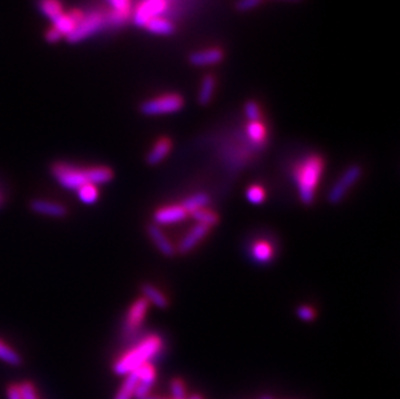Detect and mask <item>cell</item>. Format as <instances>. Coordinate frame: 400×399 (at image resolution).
Listing matches in <instances>:
<instances>
[{"label":"cell","mask_w":400,"mask_h":399,"mask_svg":"<svg viewBox=\"0 0 400 399\" xmlns=\"http://www.w3.org/2000/svg\"><path fill=\"white\" fill-rule=\"evenodd\" d=\"M1 200H3V197H1V194H0V204H1Z\"/></svg>","instance_id":"38"},{"label":"cell","mask_w":400,"mask_h":399,"mask_svg":"<svg viewBox=\"0 0 400 399\" xmlns=\"http://www.w3.org/2000/svg\"><path fill=\"white\" fill-rule=\"evenodd\" d=\"M297 316L305 322H311L315 318V311L308 306H301L297 309Z\"/></svg>","instance_id":"31"},{"label":"cell","mask_w":400,"mask_h":399,"mask_svg":"<svg viewBox=\"0 0 400 399\" xmlns=\"http://www.w3.org/2000/svg\"><path fill=\"white\" fill-rule=\"evenodd\" d=\"M137 380H139V370L128 374L122 382L120 389L116 393L114 399H134Z\"/></svg>","instance_id":"19"},{"label":"cell","mask_w":400,"mask_h":399,"mask_svg":"<svg viewBox=\"0 0 400 399\" xmlns=\"http://www.w3.org/2000/svg\"><path fill=\"white\" fill-rule=\"evenodd\" d=\"M162 341L157 336H152L140 342L137 348L127 351L123 357H120L114 365L113 371L118 376H127L128 374L139 370L140 367L148 365V360L160 351Z\"/></svg>","instance_id":"1"},{"label":"cell","mask_w":400,"mask_h":399,"mask_svg":"<svg viewBox=\"0 0 400 399\" xmlns=\"http://www.w3.org/2000/svg\"><path fill=\"white\" fill-rule=\"evenodd\" d=\"M261 399H273V397H270V395H265V397H262Z\"/></svg>","instance_id":"36"},{"label":"cell","mask_w":400,"mask_h":399,"mask_svg":"<svg viewBox=\"0 0 400 399\" xmlns=\"http://www.w3.org/2000/svg\"><path fill=\"white\" fill-rule=\"evenodd\" d=\"M244 111H245V116L249 119V122H256V121L262 119V109H261L259 104L254 100H249V102H245Z\"/></svg>","instance_id":"27"},{"label":"cell","mask_w":400,"mask_h":399,"mask_svg":"<svg viewBox=\"0 0 400 399\" xmlns=\"http://www.w3.org/2000/svg\"><path fill=\"white\" fill-rule=\"evenodd\" d=\"M247 133L249 137L256 143H263L264 137L267 135V130L261 121L249 122L247 126Z\"/></svg>","instance_id":"25"},{"label":"cell","mask_w":400,"mask_h":399,"mask_svg":"<svg viewBox=\"0 0 400 399\" xmlns=\"http://www.w3.org/2000/svg\"><path fill=\"white\" fill-rule=\"evenodd\" d=\"M189 214L197 222V224H204V226H207L209 229L212 226L218 224V222H219V218H218V215L215 212L209 210V209H205V208L189 212Z\"/></svg>","instance_id":"23"},{"label":"cell","mask_w":400,"mask_h":399,"mask_svg":"<svg viewBox=\"0 0 400 399\" xmlns=\"http://www.w3.org/2000/svg\"><path fill=\"white\" fill-rule=\"evenodd\" d=\"M188 212L180 206V205H174V206H166L158 209L154 212V224H169V223H177V222L183 221L187 218Z\"/></svg>","instance_id":"11"},{"label":"cell","mask_w":400,"mask_h":399,"mask_svg":"<svg viewBox=\"0 0 400 399\" xmlns=\"http://www.w3.org/2000/svg\"><path fill=\"white\" fill-rule=\"evenodd\" d=\"M44 38L48 43H57L62 38V35L53 27V26H48L44 32Z\"/></svg>","instance_id":"32"},{"label":"cell","mask_w":400,"mask_h":399,"mask_svg":"<svg viewBox=\"0 0 400 399\" xmlns=\"http://www.w3.org/2000/svg\"><path fill=\"white\" fill-rule=\"evenodd\" d=\"M30 209L36 214L52 217V218H64L68 214V209L65 205L47 201V200H33L30 203Z\"/></svg>","instance_id":"10"},{"label":"cell","mask_w":400,"mask_h":399,"mask_svg":"<svg viewBox=\"0 0 400 399\" xmlns=\"http://www.w3.org/2000/svg\"><path fill=\"white\" fill-rule=\"evenodd\" d=\"M209 203H210V197L207 194H196V195L189 196L186 200H183L180 206L186 212H192L198 210V209H202Z\"/></svg>","instance_id":"21"},{"label":"cell","mask_w":400,"mask_h":399,"mask_svg":"<svg viewBox=\"0 0 400 399\" xmlns=\"http://www.w3.org/2000/svg\"><path fill=\"white\" fill-rule=\"evenodd\" d=\"M52 177L68 191H76L78 188L91 184L88 168H81L68 162H56L51 168Z\"/></svg>","instance_id":"3"},{"label":"cell","mask_w":400,"mask_h":399,"mask_svg":"<svg viewBox=\"0 0 400 399\" xmlns=\"http://www.w3.org/2000/svg\"><path fill=\"white\" fill-rule=\"evenodd\" d=\"M216 86H218L216 78L213 74H207L201 79V83L198 86V93H197V100L200 105L205 107L213 102Z\"/></svg>","instance_id":"15"},{"label":"cell","mask_w":400,"mask_h":399,"mask_svg":"<svg viewBox=\"0 0 400 399\" xmlns=\"http://www.w3.org/2000/svg\"><path fill=\"white\" fill-rule=\"evenodd\" d=\"M149 302L145 298H139L131 307L128 309L125 324H123V332L125 334H132L134 332L139 330L140 324L144 320L145 314L148 311Z\"/></svg>","instance_id":"8"},{"label":"cell","mask_w":400,"mask_h":399,"mask_svg":"<svg viewBox=\"0 0 400 399\" xmlns=\"http://www.w3.org/2000/svg\"><path fill=\"white\" fill-rule=\"evenodd\" d=\"M102 3L111 9V13L120 21L122 26L126 25L131 21L132 15V0H102Z\"/></svg>","instance_id":"12"},{"label":"cell","mask_w":400,"mask_h":399,"mask_svg":"<svg viewBox=\"0 0 400 399\" xmlns=\"http://www.w3.org/2000/svg\"><path fill=\"white\" fill-rule=\"evenodd\" d=\"M171 145H172V143H171V140L169 137H161V139L153 145V148L151 149V152L148 153V156H146V163L151 165V166H156V165L161 163V162L167 157V154L170 153Z\"/></svg>","instance_id":"16"},{"label":"cell","mask_w":400,"mask_h":399,"mask_svg":"<svg viewBox=\"0 0 400 399\" xmlns=\"http://www.w3.org/2000/svg\"><path fill=\"white\" fill-rule=\"evenodd\" d=\"M184 107V99L179 94H163L148 99L140 104V113L154 117L177 113Z\"/></svg>","instance_id":"4"},{"label":"cell","mask_w":400,"mask_h":399,"mask_svg":"<svg viewBox=\"0 0 400 399\" xmlns=\"http://www.w3.org/2000/svg\"><path fill=\"white\" fill-rule=\"evenodd\" d=\"M171 0H140L132 8L131 22L137 27H143L153 18H161L170 8Z\"/></svg>","instance_id":"5"},{"label":"cell","mask_w":400,"mask_h":399,"mask_svg":"<svg viewBox=\"0 0 400 399\" xmlns=\"http://www.w3.org/2000/svg\"><path fill=\"white\" fill-rule=\"evenodd\" d=\"M7 398L8 399H22L21 391H20V386L18 384H9L7 388Z\"/></svg>","instance_id":"33"},{"label":"cell","mask_w":400,"mask_h":399,"mask_svg":"<svg viewBox=\"0 0 400 399\" xmlns=\"http://www.w3.org/2000/svg\"><path fill=\"white\" fill-rule=\"evenodd\" d=\"M77 195L78 198L83 204H95L99 198V189H97V186H94V184H85V186L78 188Z\"/></svg>","instance_id":"24"},{"label":"cell","mask_w":400,"mask_h":399,"mask_svg":"<svg viewBox=\"0 0 400 399\" xmlns=\"http://www.w3.org/2000/svg\"><path fill=\"white\" fill-rule=\"evenodd\" d=\"M209 229H210L204 224H196L193 229H191L180 241L179 247H178V252L180 255L189 253L207 235Z\"/></svg>","instance_id":"13"},{"label":"cell","mask_w":400,"mask_h":399,"mask_svg":"<svg viewBox=\"0 0 400 399\" xmlns=\"http://www.w3.org/2000/svg\"><path fill=\"white\" fill-rule=\"evenodd\" d=\"M262 3H263V0H237L235 7L239 12L245 13V12H250V11L258 8Z\"/></svg>","instance_id":"29"},{"label":"cell","mask_w":400,"mask_h":399,"mask_svg":"<svg viewBox=\"0 0 400 399\" xmlns=\"http://www.w3.org/2000/svg\"><path fill=\"white\" fill-rule=\"evenodd\" d=\"M189 64L197 68H206V67H215L221 64L224 60V51L219 47H207L192 52L189 55Z\"/></svg>","instance_id":"7"},{"label":"cell","mask_w":400,"mask_h":399,"mask_svg":"<svg viewBox=\"0 0 400 399\" xmlns=\"http://www.w3.org/2000/svg\"><path fill=\"white\" fill-rule=\"evenodd\" d=\"M144 399H169V398H161V397H157V395H148V397H145Z\"/></svg>","instance_id":"34"},{"label":"cell","mask_w":400,"mask_h":399,"mask_svg":"<svg viewBox=\"0 0 400 399\" xmlns=\"http://www.w3.org/2000/svg\"><path fill=\"white\" fill-rule=\"evenodd\" d=\"M191 399H202L200 395H195V397H192Z\"/></svg>","instance_id":"37"},{"label":"cell","mask_w":400,"mask_h":399,"mask_svg":"<svg viewBox=\"0 0 400 399\" xmlns=\"http://www.w3.org/2000/svg\"><path fill=\"white\" fill-rule=\"evenodd\" d=\"M36 7L44 18L53 21L65 12L62 0H36Z\"/></svg>","instance_id":"18"},{"label":"cell","mask_w":400,"mask_h":399,"mask_svg":"<svg viewBox=\"0 0 400 399\" xmlns=\"http://www.w3.org/2000/svg\"><path fill=\"white\" fill-rule=\"evenodd\" d=\"M148 235L151 240L153 241L154 245L161 252L165 257H174L175 255V248L171 244L170 240L166 238V235L162 232V229L157 224H149L148 226Z\"/></svg>","instance_id":"14"},{"label":"cell","mask_w":400,"mask_h":399,"mask_svg":"<svg viewBox=\"0 0 400 399\" xmlns=\"http://www.w3.org/2000/svg\"><path fill=\"white\" fill-rule=\"evenodd\" d=\"M323 160L320 156H310L297 171L299 197L305 205H311L315 200V191L323 171Z\"/></svg>","instance_id":"2"},{"label":"cell","mask_w":400,"mask_h":399,"mask_svg":"<svg viewBox=\"0 0 400 399\" xmlns=\"http://www.w3.org/2000/svg\"><path fill=\"white\" fill-rule=\"evenodd\" d=\"M156 382V370L153 365H144L139 368V380H137V389L134 398L144 399L151 394Z\"/></svg>","instance_id":"9"},{"label":"cell","mask_w":400,"mask_h":399,"mask_svg":"<svg viewBox=\"0 0 400 399\" xmlns=\"http://www.w3.org/2000/svg\"><path fill=\"white\" fill-rule=\"evenodd\" d=\"M0 360L13 367H18L22 363V358L18 351L1 340H0Z\"/></svg>","instance_id":"22"},{"label":"cell","mask_w":400,"mask_h":399,"mask_svg":"<svg viewBox=\"0 0 400 399\" xmlns=\"http://www.w3.org/2000/svg\"><path fill=\"white\" fill-rule=\"evenodd\" d=\"M142 293L144 296L143 298H145L149 304H153L154 306H157L160 309H166L169 306L167 298L165 297V295H162V292L153 287L152 284H148V283L143 284Z\"/></svg>","instance_id":"20"},{"label":"cell","mask_w":400,"mask_h":399,"mask_svg":"<svg viewBox=\"0 0 400 399\" xmlns=\"http://www.w3.org/2000/svg\"><path fill=\"white\" fill-rule=\"evenodd\" d=\"M282 1H291V3H298L301 0H282Z\"/></svg>","instance_id":"35"},{"label":"cell","mask_w":400,"mask_h":399,"mask_svg":"<svg viewBox=\"0 0 400 399\" xmlns=\"http://www.w3.org/2000/svg\"><path fill=\"white\" fill-rule=\"evenodd\" d=\"M361 166L359 165H351L347 170L345 171L340 178L333 184L329 194H328V201L332 205L340 204V201L347 195L351 188L354 187L361 178Z\"/></svg>","instance_id":"6"},{"label":"cell","mask_w":400,"mask_h":399,"mask_svg":"<svg viewBox=\"0 0 400 399\" xmlns=\"http://www.w3.org/2000/svg\"><path fill=\"white\" fill-rule=\"evenodd\" d=\"M22 399H41L34 384L30 381H22L18 384Z\"/></svg>","instance_id":"28"},{"label":"cell","mask_w":400,"mask_h":399,"mask_svg":"<svg viewBox=\"0 0 400 399\" xmlns=\"http://www.w3.org/2000/svg\"><path fill=\"white\" fill-rule=\"evenodd\" d=\"M247 197L251 204H261V203H263L265 194H264L262 188L254 186V187H250L247 189Z\"/></svg>","instance_id":"30"},{"label":"cell","mask_w":400,"mask_h":399,"mask_svg":"<svg viewBox=\"0 0 400 399\" xmlns=\"http://www.w3.org/2000/svg\"><path fill=\"white\" fill-rule=\"evenodd\" d=\"M145 30L154 35H161V36H170L175 33L177 27L175 24L171 21L170 18L166 16L153 18L144 26Z\"/></svg>","instance_id":"17"},{"label":"cell","mask_w":400,"mask_h":399,"mask_svg":"<svg viewBox=\"0 0 400 399\" xmlns=\"http://www.w3.org/2000/svg\"><path fill=\"white\" fill-rule=\"evenodd\" d=\"M253 255L258 262H268L273 257V250L268 244L265 243H258L254 249H253Z\"/></svg>","instance_id":"26"}]
</instances>
